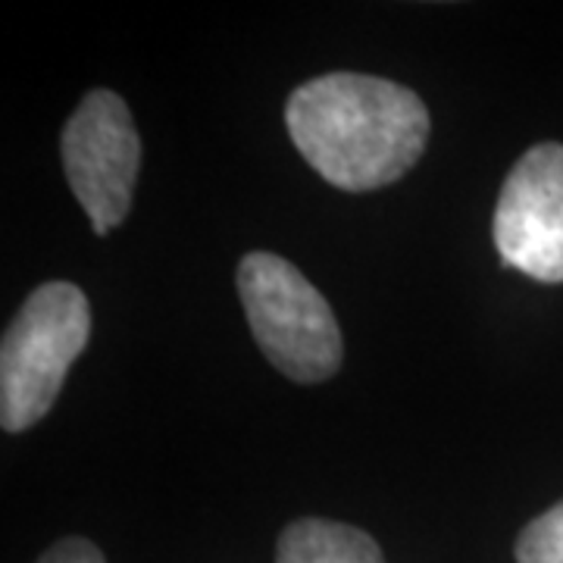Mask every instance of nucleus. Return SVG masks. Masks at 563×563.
<instances>
[{
    "instance_id": "f257e3e1",
    "label": "nucleus",
    "mask_w": 563,
    "mask_h": 563,
    "mask_svg": "<svg viewBox=\"0 0 563 563\" xmlns=\"http://www.w3.org/2000/svg\"><path fill=\"white\" fill-rule=\"evenodd\" d=\"M301 157L342 191H376L407 176L429 141V110L398 81L329 73L303 81L285 103Z\"/></svg>"
},
{
    "instance_id": "f03ea898",
    "label": "nucleus",
    "mask_w": 563,
    "mask_h": 563,
    "mask_svg": "<svg viewBox=\"0 0 563 563\" xmlns=\"http://www.w3.org/2000/svg\"><path fill=\"white\" fill-rule=\"evenodd\" d=\"M91 339V307L79 285L44 282L3 332L0 344V422L25 432L47 417Z\"/></svg>"
},
{
    "instance_id": "7ed1b4c3",
    "label": "nucleus",
    "mask_w": 563,
    "mask_h": 563,
    "mask_svg": "<svg viewBox=\"0 0 563 563\" xmlns=\"http://www.w3.org/2000/svg\"><path fill=\"white\" fill-rule=\"evenodd\" d=\"M235 282L254 342L282 376L317 385L339 373L344 357L339 320L295 263L251 251L239 263Z\"/></svg>"
},
{
    "instance_id": "20e7f679",
    "label": "nucleus",
    "mask_w": 563,
    "mask_h": 563,
    "mask_svg": "<svg viewBox=\"0 0 563 563\" xmlns=\"http://www.w3.org/2000/svg\"><path fill=\"white\" fill-rule=\"evenodd\" d=\"M63 173L88 213L95 235L117 229L129 210L141 173V139L120 95L88 91L60 135Z\"/></svg>"
},
{
    "instance_id": "39448f33",
    "label": "nucleus",
    "mask_w": 563,
    "mask_h": 563,
    "mask_svg": "<svg viewBox=\"0 0 563 563\" xmlns=\"http://www.w3.org/2000/svg\"><path fill=\"white\" fill-rule=\"evenodd\" d=\"M492 232L504 266H514L544 285H561L563 144H536L514 163L498 195Z\"/></svg>"
},
{
    "instance_id": "423d86ee",
    "label": "nucleus",
    "mask_w": 563,
    "mask_h": 563,
    "mask_svg": "<svg viewBox=\"0 0 563 563\" xmlns=\"http://www.w3.org/2000/svg\"><path fill=\"white\" fill-rule=\"evenodd\" d=\"M276 563H385V558L357 526L307 517L282 532Z\"/></svg>"
},
{
    "instance_id": "0eeeda50",
    "label": "nucleus",
    "mask_w": 563,
    "mask_h": 563,
    "mask_svg": "<svg viewBox=\"0 0 563 563\" xmlns=\"http://www.w3.org/2000/svg\"><path fill=\"white\" fill-rule=\"evenodd\" d=\"M517 563H563V501L520 532Z\"/></svg>"
},
{
    "instance_id": "6e6552de",
    "label": "nucleus",
    "mask_w": 563,
    "mask_h": 563,
    "mask_svg": "<svg viewBox=\"0 0 563 563\" xmlns=\"http://www.w3.org/2000/svg\"><path fill=\"white\" fill-rule=\"evenodd\" d=\"M38 563H107L88 539H63L41 554Z\"/></svg>"
}]
</instances>
